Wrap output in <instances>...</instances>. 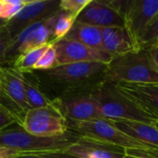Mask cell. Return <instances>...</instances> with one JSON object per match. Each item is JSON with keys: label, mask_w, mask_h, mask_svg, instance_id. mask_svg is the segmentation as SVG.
Listing matches in <instances>:
<instances>
[{"label": "cell", "mask_w": 158, "mask_h": 158, "mask_svg": "<svg viewBox=\"0 0 158 158\" xmlns=\"http://www.w3.org/2000/svg\"><path fill=\"white\" fill-rule=\"evenodd\" d=\"M155 125H156V127H157V128H158V121H156V122L155 123Z\"/></svg>", "instance_id": "35"}, {"label": "cell", "mask_w": 158, "mask_h": 158, "mask_svg": "<svg viewBox=\"0 0 158 158\" xmlns=\"http://www.w3.org/2000/svg\"><path fill=\"white\" fill-rule=\"evenodd\" d=\"M99 110L106 119L136 120L155 124L156 120L119 92L116 83L103 82L94 90Z\"/></svg>", "instance_id": "4"}, {"label": "cell", "mask_w": 158, "mask_h": 158, "mask_svg": "<svg viewBox=\"0 0 158 158\" xmlns=\"http://www.w3.org/2000/svg\"><path fill=\"white\" fill-rule=\"evenodd\" d=\"M126 155L142 158H158V147L147 149H126Z\"/></svg>", "instance_id": "28"}, {"label": "cell", "mask_w": 158, "mask_h": 158, "mask_svg": "<svg viewBox=\"0 0 158 158\" xmlns=\"http://www.w3.org/2000/svg\"><path fill=\"white\" fill-rule=\"evenodd\" d=\"M150 55L154 69H156V71L158 72V45H153L150 46L149 48L146 49Z\"/></svg>", "instance_id": "29"}, {"label": "cell", "mask_w": 158, "mask_h": 158, "mask_svg": "<svg viewBox=\"0 0 158 158\" xmlns=\"http://www.w3.org/2000/svg\"><path fill=\"white\" fill-rule=\"evenodd\" d=\"M80 137L69 130L58 136H36L27 132L21 125H14L0 131V146L20 153L65 152Z\"/></svg>", "instance_id": "2"}, {"label": "cell", "mask_w": 158, "mask_h": 158, "mask_svg": "<svg viewBox=\"0 0 158 158\" xmlns=\"http://www.w3.org/2000/svg\"><path fill=\"white\" fill-rule=\"evenodd\" d=\"M21 127L27 132L42 137L58 136L69 131L68 120L55 103L48 106L28 110L22 118Z\"/></svg>", "instance_id": "7"}, {"label": "cell", "mask_w": 158, "mask_h": 158, "mask_svg": "<svg viewBox=\"0 0 158 158\" xmlns=\"http://www.w3.org/2000/svg\"><path fill=\"white\" fill-rule=\"evenodd\" d=\"M49 44L38 47L32 50H30L24 54H21L19 56L15 61L9 66L13 69H17L18 71L21 73H30L34 70V68L39 61V59L42 57L45 50L47 49Z\"/></svg>", "instance_id": "19"}, {"label": "cell", "mask_w": 158, "mask_h": 158, "mask_svg": "<svg viewBox=\"0 0 158 158\" xmlns=\"http://www.w3.org/2000/svg\"><path fill=\"white\" fill-rule=\"evenodd\" d=\"M96 87L67 93L53 101L67 120L86 121L98 118L106 119L101 114L94 96V90Z\"/></svg>", "instance_id": "6"}, {"label": "cell", "mask_w": 158, "mask_h": 158, "mask_svg": "<svg viewBox=\"0 0 158 158\" xmlns=\"http://www.w3.org/2000/svg\"><path fill=\"white\" fill-rule=\"evenodd\" d=\"M107 64L79 62L59 65L47 70L30 72L52 100L67 93L92 89L105 82Z\"/></svg>", "instance_id": "1"}, {"label": "cell", "mask_w": 158, "mask_h": 158, "mask_svg": "<svg viewBox=\"0 0 158 158\" xmlns=\"http://www.w3.org/2000/svg\"><path fill=\"white\" fill-rule=\"evenodd\" d=\"M14 125H21L19 118L0 102V131Z\"/></svg>", "instance_id": "24"}, {"label": "cell", "mask_w": 158, "mask_h": 158, "mask_svg": "<svg viewBox=\"0 0 158 158\" xmlns=\"http://www.w3.org/2000/svg\"><path fill=\"white\" fill-rule=\"evenodd\" d=\"M69 131L81 137H87L124 149H147L153 146L136 141L116 128L109 119H92L86 121L68 120Z\"/></svg>", "instance_id": "5"}, {"label": "cell", "mask_w": 158, "mask_h": 158, "mask_svg": "<svg viewBox=\"0 0 158 158\" xmlns=\"http://www.w3.org/2000/svg\"><path fill=\"white\" fill-rule=\"evenodd\" d=\"M23 84L26 100L31 109L44 107L54 104V101L42 90L38 81L31 73H23Z\"/></svg>", "instance_id": "18"}, {"label": "cell", "mask_w": 158, "mask_h": 158, "mask_svg": "<svg viewBox=\"0 0 158 158\" xmlns=\"http://www.w3.org/2000/svg\"><path fill=\"white\" fill-rule=\"evenodd\" d=\"M13 37L6 27V24L0 28V67L6 66V54L11 44Z\"/></svg>", "instance_id": "26"}, {"label": "cell", "mask_w": 158, "mask_h": 158, "mask_svg": "<svg viewBox=\"0 0 158 158\" xmlns=\"http://www.w3.org/2000/svg\"><path fill=\"white\" fill-rule=\"evenodd\" d=\"M3 13H4V4L3 0H0V19H3Z\"/></svg>", "instance_id": "31"}, {"label": "cell", "mask_w": 158, "mask_h": 158, "mask_svg": "<svg viewBox=\"0 0 158 158\" xmlns=\"http://www.w3.org/2000/svg\"><path fill=\"white\" fill-rule=\"evenodd\" d=\"M51 44L54 45L56 53V66L94 61L108 64L113 58L107 53L97 51L68 38H63Z\"/></svg>", "instance_id": "12"}, {"label": "cell", "mask_w": 158, "mask_h": 158, "mask_svg": "<svg viewBox=\"0 0 158 158\" xmlns=\"http://www.w3.org/2000/svg\"><path fill=\"white\" fill-rule=\"evenodd\" d=\"M124 158H142V157H138V156H129V155H126Z\"/></svg>", "instance_id": "33"}, {"label": "cell", "mask_w": 158, "mask_h": 158, "mask_svg": "<svg viewBox=\"0 0 158 158\" xmlns=\"http://www.w3.org/2000/svg\"><path fill=\"white\" fill-rule=\"evenodd\" d=\"M30 0H3L4 13L3 19L8 21L17 16Z\"/></svg>", "instance_id": "23"}, {"label": "cell", "mask_w": 158, "mask_h": 158, "mask_svg": "<svg viewBox=\"0 0 158 158\" xmlns=\"http://www.w3.org/2000/svg\"><path fill=\"white\" fill-rule=\"evenodd\" d=\"M153 45H158V39L156 40V43H155V44H154ZM153 45H152V46H153Z\"/></svg>", "instance_id": "34"}, {"label": "cell", "mask_w": 158, "mask_h": 158, "mask_svg": "<svg viewBox=\"0 0 158 158\" xmlns=\"http://www.w3.org/2000/svg\"><path fill=\"white\" fill-rule=\"evenodd\" d=\"M157 14L158 0H131L126 3L125 28L136 49H139L143 33Z\"/></svg>", "instance_id": "10"}, {"label": "cell", "mask_w": 158, "mask_h": 158, "mask_svg": "<svg viewBox=\"0 0 158 158\" xmlns=\"http://www.w3.org/2000/svg\"><path fill=\"white\" fill-rule=\"evenodd\" d=\"M65 38L77 41L93 49L106 53L103 47L101 28L75 21Z\"/></svg>", "instance_id": "17"}, {"label": "cell", "mask_w": 158, "mask_h": 158, "mask_svg": "<svg viewBox=\"0 0 158 158\" xmlns=\"http://www.w3.org/2000/svg\"><path fill=\"white\" fill-rule=\"evenodd\" d=\"M65 153L78 158H124L126 149L102 141L81 136Z\"/></svg>", "instance_id": "14"}, {"label": "cell", "mask_w": 158, "mask_h": 158, "mask_svg": "<svg viewBox=\"0 0 158 158\" xmlns=\"http://www.w3.org/2000/svg\"><path fill=\"white\" fill-rule=\"evenodd\" d=\"M0 102L21 120L30 106L26 100L23 73L9 66L0 67Z\"/></svg>", "instance_id": "9"}, {"label": "cell", "mask_w": 158, "mask_h": 158, "mask_svg": "<svg viewBox=\"0 0 158 158\" xmlns=\"http://www.w3.org/2000/svg\"><path fill=\"white\" fill-rule=\"evenodd\" d=\"M102 43L105 51L112 57L136 50V47L125 27L101 28Z\"/></svg>", "instance_id": "15"}, {"label": "cell", "mask_w": 158, "mask_h": 158, "mask_svg": "<svg viewBox=\"0 0 158 158\" xmlns=\"http://www.w3.org/2000/svg\"><path fill=\"white\" fill-rule=\"evenodd\" d=\"M59 2L57 0H30L17 16L6 21V27L12 37L15 38L27 27L43 21L61 11Z\"/></svg>", "instance_id": "11"}, {"label": "cell", "mask_w": 158, "mask_h": 158, "mask_svg": "<svg viewBox=\"0 0 158 158\" xmlns=\"http://www.w3.org/2000/svg\"><path fill=\"white\" fill-rule=\"evenodd\" d=\"M15 158H78L65 152H44V153H20Z\"/></svg>", "instance_id": "27"}, {"label": "cell", "mask_w": 158, "mask_h": 158, "mask_svg": "<svg viewBox=\"0 0 158 158\" xmlns=\"http://www.w3.org/2000/svg\"><path fill=\"white\" fill-rule=\"evenodd\" d=\"M56 53L54 45L50 43L47 49L37 62L34 70H47L56 67Z\"/></svg>", "instance_id": "22"}, {"label": "cell", "mask_w": 158, "mask_h": 158, "mask_svg": "<svg viewBox=\"0 0 158 158\" xmlns=\"http://www.w3.org/2000/svg\"><path fill=\"white\" fill-rule=\"evenodd\" d=\"M105 82H158V72L154 69L148 51L136 49L112 58L107 64Z\"/></svg>", "instance_id": "3"}, {"label": "cell", "mask_w": 158, "mask_h": 158, "mask_svg": "<svg viewBox=\"0 0 158 158\" xmlns=\"http://www.w3.org/2000/svg\"><path fill=\"white\" fill-rule=\"evenodd\" d=\"M116 85L140 109L158 121V82H119Z\"/></svg>", "instance_id": "13"}, {"label": "cell", "mask_w": 158, "mask_h": 158, "mask_svg": "<svg viewBox=\"0 0 158 158\" xmlns=\"http://www.w3.org/2000/svg\"><path fill=\"white\" fill-rule=\"evenodd\" d=\"M91 1L92 0H61L59 2V7L62 11L78 17Z\"/></svg>", "instance_id": "25"}, {"label": "cell", "mask_w": 158, "mask_h": 158, "mask_svg": "<svg viewBox=\"0 0 158 158\" xmlns=\"http://www.w3.org/2000/svg\"><path fill=\"white\" fill-rule=\"evenodd\" d=\"M158 39V14L154 18L145 32L143 33L139 44V49H147L152 46Z\"/></svg>", "instance_id": "21"}, {"label": "cell", "mask_w": 158, "mask_h": 158, "mask_svg": "<svg viewBox=\"0 0 158 158\" xmlns=\"http://www.w3.org/2000/svg\"><path fill=\"white\" fill-rule=\"evenodd\" d=\"M127 2L92 0L79 14L77 22L98 28L125 27V6Z\"/></svg>", "instance_id": "8"}, {"label": "cell", "mask_w": 158, "mask_h": 158, "mask_svg": "<svg viewBox=\"0 0 158 158\" xmlns=\"http://www.w3.org/2000/svg\"><path fill=\"white\" fill-rule=\"evenodd\" d=\"M76 19L77 17H75L74 15L61 10V12L58 14L57 19L55 25L54 40L52 41V43L65 38L67 34L69 32L73 24L75 23Z\"/></svg>", "instance_id": "20"}, {"label": "cell", "mask_w": 158, "mask_h": 158, "mask_svg": "<svg viewBox=\"0 0 158 158\" xmlns=\"http://www.w3.org/2000/svg\"><path fill=\"white\" fill-rule=\"evenodd\" d=\"M110 121L129 137L153 147H158V128L155 124L126 119H112Z\"/></svg>", "instance_id": "16"}, {"label": "cell", "mask_w": 158, "mask_h": 158, "mask_svg": "<svg viewBox=\"0 0 158 158\" xmlns=\"http://www.w3.org/2000/svg\"><path fill=\"white\" fill-rule=\"evenodd\" d=\"M6 20H5V19H0V28L1 27H3L4 25H6Z\"/></svg>", "instance_id": "32"}, {"label": "cell", "mask_w": 158, "mask_h": 158, "mask_svg": "<svg viewBox=\"0 0 158 158\" xmlns=\"http://www.w3.org/2000/svg\"><path fill=\"white\" fill-rule=\"evenodd\" d=\"M19 154L20 152L0 146V158H15Z\"/></svg>", "instance_id": "30"}]
</instances>
